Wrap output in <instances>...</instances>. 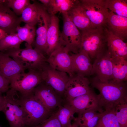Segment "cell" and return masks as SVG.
Wrapping results in <instances>:
<instances>
[{"instance_id":"1","label":"cell","mask_w":127,"mask_h":127,"mask_svg":"<svg viewBox=\"0 0 127 127\" xmlns=\"http://www.w3.org/2000/svg\"><path fill=\"white\" fill-rule=\"evenodd\" d=\"M89 79L92 88L99 91L98 95L99 102L104 110L115 108L119 104L127 102L126 81L111 79L102 82L94 77Z\"/></svg>"},{"instance_id":"2","label":"cell","mask_w":127,"mask_h":127,"mask_svg":"<svg viewBox=\"0 0 127 127\" xmlns=\"http://www.w3.org/2000/svg\"><path fill=\"white\" fill-rule=\"evenodd\" d=\"M18 93L20 104L24 113V127H34L37 125L57 110L47 108L36 99L33 92L26 95Z\"/></svg>"},{"instance_id":"3","label":"cell","mask_w":127,"mask_h":127,"mask_svg":"<svg viewBox=\"0 0 127 127\" xmlns=\"http://www.w3.org/2000/svg\"><path fill=\"white\" fill-rule=\"evenodd\" d=\"M105 28H92L80 32V50L87 53L92 61L108 49Z\"/></svg>"},{"instance_id":"4","label":"cell","mask_w":127,"mask_h":127,"mask_svg":"<svg viewBox=\"0 0 127 127\" xmlns=\"http://www.w3.org/2000/svg\"><path fill=\"white\" fill-rule=\"evenodd\" d=\"M25 48L12 49L4 52L18 63L25 70H40L46 62L47 58L33 48L32 45L25 44Z\"/></svg>"},{"instance_id":"5","label":"cell","mask_w":127,"mask_h":127,"mask_svg":"<svg viewBox=\"0 0 127 127\" xmlns=\"http://www.w3.org/2000/svg\"><path fill=\"white\" fill-rule=\"evenodd\" d=\"M6 93L5 102L2 111L5 115L10 127H24V113L20 104L18 92L10 88Z\"/></svg>"},{"instance_id":"6","label":"cell","mask_w":127,"mask_h":127,"mask_svg":"<svg viewBox=\"0 0 127 127\" xmlns=\"http://www.w3.org/2000/svg\"><path fill=\"white\" fill-rule=\"evenodd\" d=\"M62 30L60 33V42L69 52L77 54L81 48V32L72 22L67 13L62 14Z\"/></svg>"},{"instance_id":"7","label":"cell","mask_w":127,"mask_h":127,"mask_svg":"<svg viewBox=\"0 0 127 127\" xmlns=\"http://www.w3.org/2000/svg\"><path fill=\"white\" fill-rule=\"evenodd\" d=\"M28 70L27 73L24 71L15 76L11 82L10 88L23 95L32 93L35 88L43 81L42 69Z\"/></svg>"},{"instance_id":"8","label":"cell","mask_w":127,"mask_h":127,"mask_svg":"<svg viewBox=\"0 0 127 127\" xmlns=\"http://www.w3.org/2000/svg\"><path fill=\"white\" fill-rule=\"evenodd\" d=\"M79 1L94 28L106 27L109 11L105 7V0H80Z\"/></svg>"},{"instance_id":"9","label":"cell","mask_w":127,"mask_h":127,"mask_svg":"<svg viewBox=\"0 0 127 127\" xmlns=\"http://www.w3.org/2000/svg\"><path fill=\"white\" fill-rule=\"evenodd\" d=\"M36 3L39 13L38 26L36 31V40L32 45L34 49L45 56L47 54L48 48L47 33L51 22V16L42 4L37 1Z\"/></svg>"},{"instance_id":"10","label":"cell","mask_w":127,"mask_h":127,"mask_svg":"<svg viewBox=\"0 0 127 127\" xmlns=\"http://www.w3.org/2000/svg\"><path fill=\"white\" fill-rule=\"evenodd\" d=\"M43 81L51 86L63 99L69 76L66 73L56 70L46 62L42 68Z\"/></svg>"},{"instance_id":"11","label":"cell","mask_w":127,"mask_h":127,"mask_svg":"<svg viewBox=\"0 0 127 127\" xmlns=\"http://www.w3.org/2000/svg\"><path fill=\"white\" fill-rule=\"evenodd\" d=\"M32 92L36 99L48 109L55 111L62 104L63 99L50 86L43 81L34 89Z\"/></svg>"},{"instance_id":"12","label":"cell","mask_w":127,"mask_h":127,"mask_svg":"<svg viewBox=\"0 0 127 127\" xmlns=\"http://www.w3.org/2000/svg\"><path fill=\"white\" fill-rule=\"evenodd\" d=\"M66 84L63 101L66 102L90 91L92 88L90 86L89 78L77 75L69 76Z\"/></svg>"},{"instance_id":"13","label":"cell","mask_w":127,"mask_h":127,"mask_svg":"<svg viewBox=\"0 0 127 127\" xmlns=\"http://www.w3.org/2000/svg\"><path fill=\"white\" fill-rule=\"evenodd\" d=\"M65 47L60 44L51 53L46 62L53 68L72 75V60L71 55Z\"/></svg>"},{"instance_id":"14","label":"cell","mask_w":127,"mask_h":127,"mask_svg":"<svg viewBox=\"0 0 127 127\" xmlns=\"http://www.w3.org/2000/svg\"><path fill=\"white\" fill-rule=\"evenodd\" d=\"M64 102L72 106L75 113H77L87 110H94L100 113L104 111L100 105L98 95L92 88L90 91L85 94Z\"/></svg>"},{"instance_id":"15","label":"cell","mask_w":127,"mask_h":127,"mask_svg":"<svg viewBox=\"0 0 127 127\" xmlns=\"http://www.w3.org/2000/svg\"><path fill=\"white\" fill-rule=\"evenodd\" d=\"M111 56L108 49L97 57L92 64L91 76L104 82L112 79Z\"/></svg>"},{"instance_id":"16","label":"cell","mask_w":127,"mask_h":127,"mask_svg":"<svg viewBox=\"0 0 127 127\" xmlns=\"http://www.w3.org/2000/svg\"><path fill=\"white\" fill-rule=\"evenodd\" d=\"M21 22L20 17L8 6L4 0H0V28L7 35L16 33Z\"/></svg>"},{"instance_id":"17","label":"cell","mask_w":127,"mask_h":127,"mask_svg":"<svg viewBox=\"0 0 127 127\" xmlns=\"http://www.w3.org/2000/svg\"><path fill=\"white\" fill-rule=\"evenodd\" d=\"M72 60V75L75 74L88 78L90 77L92 69V60L88 54L80 50L77 54L70 55Z\"/></svg>"},{"instance_id":"18","label":"cell","mask_w":127,"mask_h":127,"mask_svg":"<svg viewBox=\"0 0 127 127\" xmlns=\"http://www.w3.org/2000/svg\"><path fill=\"white\" fill-rule=\"evenodd\" d=\"M106 28L112 34L123 41L127 39V17L109 11Z\"/></svg>"},{"instance_id":"19","label":"cell","mask_w":127,"mask_h":127,"mask_svg":"<svg viewBox=\"0 0 127 127\" xmlns=\"http://www.w3.org/2000/svg\"><path fill=\"white\" fill-rule=\"evenodd\" d=\"M25 70L5 52L0 51V75L9 81Z\"/></svg>"},{"instance_id":"20","label":"cell","mask_w":127,"mask_h":127,"mask_svg":"<svg viewBox=\"0 0 127 127\" xmlns=\"http://www.w3.org/2000/svg\"><path fill=\"white\" fill-rule=\"evenodd\" d=\"M108 50L111 57L118 56L127 60V44L105 28Z\"/></svg>"},{"instance_id":"21","label":"cell","mask_w":127,"mask_h":127,"mask_svg":"<svg viewBox=\"0 0 127 127\" xmlns=\"http://www.w3.org/2000/svg\"><path fill=\"white\" fill-rule=\"evenodd\" d=\"M51 16V22L48 29L47 36L48 48L46 54L48 57L60 44L59 20L55 15Z\"/></svg>"},{"instance_id":"22","label":"cell","mask_w":127,"mask_h":127,"mask_svg":"<svg viewBox=\"0 0 127 127\" xmlns=\"http://www.w3.org/2000/svg\"><path fill=\"white\" fill-rule=\"evenodd\" d=\"M70 19L81 31L94 28L79 3L67 13Z\"/></svg>"},{"instance_id":"23","label":"cell","mask_w":127,"mask_h":127,"mask_svg":"<svg viewBox=\"0 0 127 127\" xmlns=\"http://www.w3.org/2000/svg\"><path fill=\"white\" fill-rule=\"evenodd\" d=\"M102 113L94 110H86L78 113V117L73 120L79 127H94Z\"/></svg>"},{"instance_id":"24","label":"cell","mask_w":127,"mask_h":127,"mask_svg":"<svg viewBox=\"0 0 127 127\" xmlns=\"http://www.w3.org/2000/svg\"><path fill=\"white\" fill-rule=\"evenodd\" d=\"M112 65V79L119 81L127 80V60L118 56L111 57Z\"/></svg>"},{"instance_id":"25","label":"cell","mask_w":127,"mask_h":127,"mask_svg":"<svg viewBox=\"0 0 127 127\" xmlns=\"http://www.w3.org/2000/svg\"><path fill=\"white\" fill-rule=\"evenodd\" d=\"M79 3L78 0H51L46 11L50 15H55L58 12L67 13Z\"/></svg>"},{"instance_id":"26","label":"cell","mask_w":127,"mask_h":127,"mask_svg":"<svg viewBox=\"0 0 127 127\" xmlns=\"http://www.w3.org/2000/svg\"><path fill=\"white\" fill-rule=\"evenodd\" d=\"M64 104L58 108L55 112L56 115L62 127H70L71 125V122L74 120V115L75 113L73 108L67 103L63 102Z\"/></svg>"},{"instance_id":"27","label":"cell","mask_w":127,"mask_h":127,"mask_svg":"<svg viewBox=\"0 0 127 127\" xmlns=\"http://www.w3.org/2000/svg\"><path fill=\"white\" fill-rule=\"evenodd\" d=\"M33 1V3H30L23 11L20 19L21 22L35 26L38 22L39 13L36 1Z\"/></svg>"},{"instance_id":"28","label":"cell","mask_w":127,"mask_h":127,"mask_svg":"<svg viewBox=\"0 0 127 127\" xmlns=\"http://www.w3.org/2000/svg\"><path fill=\"white\" fill-rule=\"evenodd\" d=\"M115 108L104 110L94 127H120L115 113Z\"/></svg>"},{"instance_id":"29","label":"cell","mask_w":127,"mask_h":127,"mask_svg":"<svg viewBox=\"0 0 127 127\" xmlns=\"http://www.w3.org/2000/svg\"><path fill=\"white\" fill-rule=\"evenodd\" d=\"M36 29L35 26L26 24L24 26H18L16 33L19 38L23 42L25 41L28 44L32 45L35 41Z\"/></svg>"},{"instance_id":"30","label":"cell","mask_w":127,"mask_h":127,"mask_svg":"<svg viewBox=\"0 0 127 127\" xmlns=\"http://www.w3.org/2000/svg\"><path fill=\"white\" fill-rule=\"evenodd\" d=\"M23 42L16 33L7 35L0 39V51L4 52L11 49L20 48Z\"/></svg>"},{"instance_id":"31","label":"cell","mask_w":127,"mask_h":127,"mask_svg":"<svg viewBox=\"0 0 127 127\" xmlns=\"http://www.w3.org/2000/svg\"><path fill=\"white\" fill-rule=\"evenodd\" d=\"M106 7L119 16L127 17V0H105Z\"/></svg>"},{"instance_id":"32","label":"cell","mask_w":127,"mask_h":127,"mask_svg":"<svg viewBox=\"0 0 127 127\" xmlns=\"http://www.w3.org/2000/svg\"><path fill=\"white\" fill-rule=\"evenodd\" d=\"M115 111L120 127H127V102L117 105Z\"/></svg>"},{"instance_id":"33","label":"cell","mask_w":127,"mask_h":127,"mask_svg":"<svg viewBox=\"0 0 127 127\" xmlns=\"http://www.w3.org/2000/svg\"><path fill=\"white\" fill-rule=\"evenodd\" d=\"M6 5L17 16L21 15L24 9L30 3L29 0H4Z\"/></svg>"},{"instance_id":"34","label":"cell","mask_w":127,"mask_h":127,"mask_svg":"<svg viewBox=\"0 0 127 127\" xmlns=\"http://www.w3.org/2000/svg\"><path fill=\"white\" fill-rule=\"evenodd\" d=\"M56 112L43 122L34 127H62L56 115Z\"/></svg>"},{"instance_id":"35","label":"cell","mask_w":127,"mask_h":127,"mask_svg":"<svg viewBox=\"0 0 127 127\" xmlns=\"http://www.w3.org/2000/svg\"><path fill=\"white\" fill-rule=\"evenodd\" d=\"M10 82L0 75V92H6L10 88Z\"/></svg>"},{"instance_id":"36","label":"cell","mask_w":127,"mask_h":127,"mask_svg":"<svg viewBox=\"0 0 127 127\" xmlns=\"http://www.w3.org/2000/svg\"><path fill=\"white\" fill-rule=\"evenodd\" d=\"M5 95H2V93L0 92V111H2L5 102Z\"/></svg>"},{"instance_id":"37","label":"cell","mask_w":127,"mask_h":127,"mask_svg":"<svg viewBox=\"0 0 127 127\" xmlns=\"http://www.w3.org/2000/svg\"><path fill=\"white\" fill-rule=\"evenodd\" d=\"M7 35L0 28V39L4 37Z\"/></svg>"},{"instance_id":"38","label":"cell","mask_w":127,"mask_h":127,"mask_svg":"<svg viewBox=\"0 0 127 127\" xmlns=\"http://www.w3.org/2000/svg\"><path fill=\"white\" fill-rule=\"evenodd\" d=\"M70 127H79L75 122L71 124V126Z\"/></svg>"},{"instance_id":"39","label":"cell","mask_w":127,"mask_h":127,"mask_svg":"<svg viewBox=\"0 0 127 127\" xmlns=\"http://www.w3.org/2000/svg\"><path fill=\"white\" fill-rule=\"evenodd\" d=\"M0 127H1V126H0Z\"/></svg>"}]
</instances>
